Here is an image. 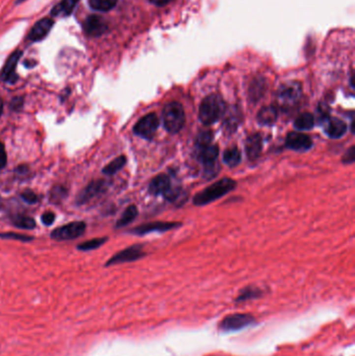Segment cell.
<instances>
[{
	"label": "cell",
	"instance_id": "obj_1",
	"mask_svg": "<svg viewBox=\"0 0 355 356\" xmlns=\"http://www.w3.org/2000/svg\"><path fill=\"white\" fill-rule=\"evenodd\" d=\"M236 186H237V181L232 179V178L228 177L222 178V179L214 182L209 186H207V189H204L198 194L195 195L193 203L195 206L198 207L207 206V204H209L212 201H216L221 197H223V196H225L226 194H228L229 192H232L233 190L236 189Z\"/></svg>",
	"mask_w": 355,
	"mask_h": 356
},
{
	"label": "cell",
	"instance_id": "obj_2",
	"mask_svg": "<svg viewBox=\"0 0 355 356\" xmlns=\"http://www.w3.org/2000/svg\"><path fill=\"white\" fill-rule=\"evenodd\" d=\"M226 111L223 98L217 94H210L202 100L199 106V120L204 125H211L220 120Z\"/></svg>",
	"mask_w": 355,
	"mask_h": 356
},
{
	"label": "cell",
	"instance_id": "obj_3",
	"mask_svg": "<svg viewBox=\"0 0 355 356\" xmlns=\"http://www.w3.org/2000/svg\"><path fill=\"white\" fill-rule=\"evenodd\" d=\"M302 97V86L292 81L281 85L277 91V102L283 111H291L299 104Z\"/></svg>",
	"mask_w": 355,
	"mask_h": 356
},
{
	"label": "cell",
	"instance_id": "obj_4",
	"mask_svg": "<svg viewBox=\"0 0 355 356\" xmlns=\"http://www.w3.org/2000/svg\"><path fill=\"white\" fill-rule=\"evenodd\" d=\"M164 126L170 133L179 132L185 123L183 106L179 102H169L163 110Z\"/></svg>",
	"mask_w": 355,
	"mask_h": 356
},
{
	"label": "cell",
	"instance_id": "obj_5",
	"mask_svg": "<svg viewBox=\"0 0 355 356\" xmlns=\"http://www.w3.org/2000/svg\"><path fill=\"white\" fill-rule=\"evenodd\" d=\"M255 318L250 314H233L226 316L219 323V330L223 332H234L251 326L255 323Z\"/></svg>",
	"mask_w": 355,
	"mask_h": 356
},
{
	"label": "cell",
	"instance_id": "obj_6",
	"mask_svg": "<svg viewBox=\"0 0 355 356\" xmlns=\"http://www.w3.org/2000/svg\"><path fill=\"white\" fill-rule=\"evenodd\" d=\"M87 224L84 221L71 222L66 225L56 228L50 234L51 238L57 241H67V239H74L82 237L86 231Z\"/></svg>",
	"mask_w": 355,
	"mask_h": 356
},
{
	"label": "cell",
	"instance_id": "obj_7",
	"mask_svg": "<svg viewBox=\"0 0 355 356\" xmlns=\"http://www.w3.org/2000/svg\"><path fill=\"white\" fill-rule=\"evenodd\" d=\"M159 125V120L157 118L156 114L150 113L143 118H141L134 126V132L137 136L146 139L151 140Z\"/></svg>",
	"mask_w": 355,
	"mask_h": 356
},
{
	"label": "cell",
	"instance_id": "obj_8",
	"mask_svg": "<svg viewBox=\"0 0 355 356\" xmlns=\"http://www.w3.org/2000/svg\"><path fill=\"white\" fill-rule=\"evenodd\" d=\"M146 256V252L144 251L143 246L137 244L134 246H130L126 249H123L122 251L113 255L111 259L106 262L105 266H114V265H119L124 263H130V262H136L141 259H143Z\"/></svg>",
	"mask_w": 355,
	"mask_h": 356
},
{
	"label": "cell",
	"instance_id": "obj_9",
	"mask_svg": "<svg viewBox=\"0 0 355 356\" xmlns=\"http://www.w3.org/2000/svg\"><path fill=\"white\" fill-rule=\"evenodd\" d=\"M108 188H109V182L104 179L92 180L81 193H79L78 197L76 199V203L78 206H83V204L90 202L92 199L98 197L99 195L103 194L106 190H108Z\"/></svg>",
	"mask_w": 355,
	"mask_h": 356
},
{
	"label": "cell",
	"instance_id": "obj_10",
	"mask_svg": "<svg viewBox=\"0 0 355 356\" xmlns=\"http://www.w3.org/2000/svg\"><path fill=\"white\" fill-rule=\"evenodd\" d=\"M181 225L180 222H151L134 228L130 233L136 236H145L151 233H166V231L178 228Z\"/></svg>",
	"mask_w": 355,
	"mask_h": 356
},
{
	"label": "cell",
	"instance_id": "obj_11",
	"mask_svg": "<svg viewBox=\"0 0 355 356\" xmlns=\"http://www.w3.org/2000/svg\"><path fill=\"white\" fill-rule=\"evenodd\" d=\"M313 145V140L305 133L292 131L288 133L286 139V147L298 152H305L312 149Z\"/></svg>",
	"mask_w": 355,
	"mask_h": 356
},
{
	"label": "cell",
	"instance_id": "obj_12",
	"mask_svg": "<svg viewBox=\"0 0 355 356\" xmlns=\"http://www.w3.org/2000/svg\"><path fill=\"white\" fill-rule=\"evenodd\" d=\"M53 25H55V21H53L51 18H44V19H41L32 26V29L30 30L29 34V40H30L31 42H39L45 39L52 30Z\"/></svg>",
	"mask_w": 355,
	"mask_h": 356
},
{
	"label": "cell",
	"instance_id": "obj_13",
	"mask_svg": "<svg viewBox=\"0 0 355 356\" xmlns=\"http://www.w3.org/2000/svg\"><path fill=\"white\" fill-rule=\"evenodd\" d=\"M322 123L324 125L325 133L331 139L342 138L346 133V131H347V124L341 119L334 117H328Z\"/></svg>",
	"mask_w": 355,
	"mask_h": 356
},
{
	"label": "cell",
	"instance_id": "obj_14",
	"mask_svg": "<svg viewBox=\"0 0 355 356\" xmlns=\"http://www.w3.org/2000/svg\"><path fill=\"white\" fill-rule=\"evenodd\" d=\"M22 57V51L21 50H16L7 59L6 63L1 71V79L5 83H11L17 81V75H16V67L18 65V61L20 60Z\"/></svg>",
	"mask_w": 355,
	"mask_h": 356
},
{
	"label": "cell",
	"instance_id": "obj_15",
	"mask_svg": "<svg viewBox=\"0 0 355 356\" xmlns=\"http://www.w3.org/2000/svg\"><path fill=\"white\" fill-rule=\"evenodd\" d=\"M84 28L89 35H92V37H100V35L103 34L105 30H108V25H106L103 18H101L100 16L91 15L86 19Z\"/></svg>",
	"mask_w": 355,
	"mask_h": 356
},
{
	"label": "cell",
	"instance_id": "obj_16",
	"mask_svg": "<svg viewBox=\"0 0 355 356\" xmlns=\"http://www.w3.org/2000/svg\"><path fill=\"white\" fill-rule=\"evenodd\" d=\"M246 154L249 161L254 162L259 158L263 151V138L260 133H252L246 140Z\"/></svg>",
	"mask_w": 355,
	"mask_h": 356
},
{
	"label": "cell",
	"instance_id": "obj_17",
	"mask_svg": "<svg viewBox=\"0 0 355 356\" xmlns=\"http://www.w3.org/2000/svg\"><path fill=\"white\" fill-rule=\"evenodd\" d=\"M222 118H224V129L228 133H233L234 131H236V129L239 125V123H241L242 115L237 106H232V108L229 109L226 108V111Z\"/></svg>",
	"mask_w": 355,
	"mask_h": 356
},
{
	"label": "cell",
	"instance_id": "obj_18",
	"mask_svg": "<svg viewBox=\"0 0 355 356\" xmlns=\"http://www.w3.org/2000/svg\"><path fill=\"white\" fill-rule=\"evenodd\" d=\"M170 179L169 177L165 174H159L155 176L153 179L150 181L148 191L149 193L153 196L158 195H166L167 192L170 190Z\"/></svg>",
	"mask_w": 355,
	"mask_h": 356
},
{
	"label": "cell",
	"instance_id": "obj_19",
	"mask_svg": "<svg viewBox=\"0 0 355 356\" xmlns=\"http://www.w3.org/2000/svg\"><path fill=\"white\" fill-rule=\"evenodd\" d=\"M278 118V110L276 106L274 105H266L262 108L257 114V122H259L261 125L266 126H271L276 122Z\"/></svg>",
	"mask_w": 355,
	"mask_h": 356
},
{
	"label": "cell",
	"instance_id": "obj_20",
	"mask_svg": "<svg viewBox=\"0 0 355 356\" xmlns=\"http://www.w3.org/2000/svg\"><path fill=\"white\" fill-rule=\"evenodd\" d=\"M78 2L79 0H63L52 8L50 14L52 17H67L74 11Z\"/></svg>",
	"mask_w": 355,
	"mask_h": 356
},
{
	"label": "cell",
	"instance_id": "obj_21",
	"mask_svg": "<svg viewBox=\"0 0 355 356\" xmlns=\"http://www.w3.org/2000/svg\"><path fill=\"white\" fill-rule=\"evenodd\" d=\"M263 295H264V291L262 289H260L259 287L249 286V287H246L243 290H241V292H239V294H238V296L236 298V302L241 303V302L259 299Z\"/></svg>",
	"mask_w": 355,
	"mask_h": 356
},
{
	"label": "cell",
	"instance_id": "obj_22",
	"mask_svg": "<svg viewBox=\"0 0 355 356\" xmlns=\"http://www.w3.org/2000/svg\"><path fill=\"white\" fill-rule=\"evenodd\" d=\"M138 208L136 206H129L124 212L122 213V216L120 217V219L117 221L116 225H115V228H122L125 227L127 225H129L132 221H134L137 217H138Z\"/></svg>",
	"mask_w": 355,
	"mask_h": 356
},
{
	"label": "cell",
	"instance_id": "obj_23",
	"mask_svg": "<svg viewBox=\"0 0 355 356\" xmlns=\"http://www.w3.org/2000/svg\"><path fill=\"white\" fill-rule=\"evenodd\" d=\"M315 125V117L310 113H303L296 118L294 127L298 130H309Z\"/></svg>",
	"mask_w": 355,
	"mask_h": 356
},
{
	"label": "cell",
	"instance_id": "obj_24",
	"mask_svg": "<svg viewBox=\"0 0 355 356\" xmlns=\"http://www.w3.org/2000/svg\"><path fill=\"white\" fill-rule=\"evenodd\" d=\"M242 159V153L237 147L226 149L223 153V162L230 168L237 167Z\"/></svg>",
	"mask_w": 355,
	"mask_h": 356
},
{
	"label": "cell",
	"instance_id": "obj_25",
	"mask_svg": "<svg viewBox=\"0 0 355 356\" xmlns=\"http://www.w3.org/2000/svg\"><path fill=\"white\" fill-rule=\"evenodd\" d=\"M126 162H127V158L125 155H120L118 157H116L115 159H113V161L106 165L104 168H103V174L105 175H114L116 174L117 172H119L121 169L126 165Z\"/></svg>",
	"mask_w": 355,
	"mask_h": 356
},
{
	"label": "cell",
	"instance_id": "obj_26",
	"mask_svg": "<svg viewBox=\"0 0 355 356\" xmlns=\"http://www.w3.org/2000/svg\"><path fill=\"white\" fill-rule=\"evenodd\" d=\"M118 0H89V4L95 11L109 12L116 6Z\"/></svg>",
	"mask_w": 355,
	"mask_h": 356
},
{
	"label": "cell",
	"instance_id": "obj_27",
	"mask_svg": "<svg viewBox=\"0 0 355 356\" xmlns=\"http://www.w3.org/2000/svg\"><path fill=\"white\" fill-rule=\"evenodd\" d=\"M109 241V237H96V238H92L89 239L87 242L81 243L77 246V249L81 251H91V250H95V249L100 248L102 245H104L106 242Z\"/></svg>",
	"mask_w": 355,
	"mask_h": 356
},
{
	"label": "cell",
	"instance_id": "obj_28",
	"mask_svg": "<svg viewBox=\"0 0 355 356\" xmlns=\"http://www.w3.org/2000/svg\"><path fill=\"white\" fill-rule=\"evenodd\" d=\"M12 223L15 227L21 229H32L35 227V222L31 217L25 215H18L13 218Z\"/></svg>",
	"mask_w": 355,
	"mask_h": 356
},
{
	"label": "cell",
	"instance_id": "obj_29",
	"mask_svg": "<svg viewBox=\"0 0 355 356\" xmlns=\"http://www.w3.org/2000/svg\"><path fill=\"white\" fill-rule=\"evenodd\" d=\"M265 89H266V86H265L264 81H262V79L261 81H259V79L254 81L250 87V91H249V95H250L251 99L253 101L260 100L265 94Z\"/></svg>",
	"mask_w": 355,
	"mask_h": 356
},
{
	"label": "cell",
	"instance_id": "obj_30",
	"mask_svg": "<svg viewBox=\"0 0 355 356\" xmlns=\"http://www.w3.org/2000/svg\"><path fill=\"white\" fill-rule=\"evenodd\" d=\"M211 141H212V132L210 130H202L198 133L196 140H195V146H196L197 150H199L210 145Z\"/></svg>",
	"mask_w": 355,
	"mask_h": 356
},
{
	"label": "cell",
	"instance_id": "obj_31",
	"mask_svg": "<svg viewBox=\"0 0 355 356\" xmlns=\"http://www.w3.org/2000/svg\"><path fill=\"white\" fill-rule=\"evenodd\" d=\"M67 189L65 188V186L63 185H56L55 188H53L51 191H50V201L52 203L55 204H59V202L63 201L66 196H67Z\"/></svg>",
	"mask_w": 355,
	"mask_h": 356
},
{
	"label": "cell",
	"instance_id": "obj_32",
	"mask_svg": "<svg viewBox=\"0 0 355 356\" xmlns=\"http://www.w3.org/2000/svg\"><path fill=\"white\" fill-rule=\"evenodd\" d=\"M0 238L15 239V241H19V242H30L33 239V237L30 236L17 234V233H2L0 234Z\"/></svg>",
	"mask_w": 355,
	"mask_h": 356
},
{
	"label": "cell",
	"instance_id": "obj_33",
	"mask_svg": "<svg viewBox=\"0 0 355 356\" xmlns=\"http://www.w3.org/2000/svg\"><path fill=\"white\" fill-rule=\"evenodd\" d=\"M21 198L24 202L29 203V204H35L38 202L39 198L37 194H35L34 192H32L31 190H26L24 192L21 193Z\"/></svg>",
	"mask_w": 355,
	"mask_h": 356
},
{
	"label": "cell",
	"instance_id": "obj_34",
	"mask_svg": "<svg viewBox=\"0 0 355 356\" xmlns=\"http://www.w3.org/2000/svg\"><path fill=\"white\" fill-rule=\"evenodd\" d=\"M55 220H56V215L51 211H46L44 212L43 215L41 216V221L43 224H45L46 226H50L52 225L53 223H55Z\"/></svg>",
	"mask_w": 355,
	"mask_h": 356
},
{
	"label": "cell",
	"instance_id": "obj_35",
	"mask_svg": "<svg viewBox=\"0 0 355 356\" xmlns=\"http://www.w3.org/2000/svg\"><path fill=\"white\" fill-rule=\"evenodd\" d=\"M7 164V154H6V150H5V146L3 143H0V170L6 166Z\"/></svg>",
	"mask_w": 355,
	"mask_h": 356
},
{
	"label": "cell",
	"instance_id": "obj_36",
	"mask_svg": "<svg viewBox=\"0 0 355 356\" xmlns=\"http://www.w3.org/2000/svg\"><path fill=\"white\" fill-rule=\"evenodd\" d=\"M23 104H24V98L23 97H16V98H14V99L12 100V102H11V109L13 111L19 112L23 108Z\"/></svg>",
	"mask_w": 355,
	"mask_h": 356
},
{
	"label": "cell",
	"instance_id": "obj_37",
	"mask_svg": "<svg viewBox=\"0 0 355 356\" xmlns=\"http://www.w3.org/2000/svg\"><path fill=\"white\" fill-rule=\"evenodd\" d=\"M354 162V146H351L347 152L343 156V163L344 164H353Z\"/></svg>",
	"mask_w": 355,
	"mask_h": 356
},
{
	"label": "cell",
	"instance_id": "obj_38",
	"mask_svg": "<svg viewBox=\"0 0 355 356\" xmlns=\"http://www.w3.org/2000/svg\"><path fill=\"white\" fill-rule=\"evenodd\" d=\"M149 1L156 6H163V5H166L169 2L173 1V0H149Z\"/></svg>",
	"mask_w": 355,
	"mask_h": 356
},
{
	"label": "cell",
	"instance_id": "obj_39",
	"mask_svg": "<svg viewBox=\"0 0 355 356\" xmlns=\"http://www.w3.org/2000/svg\"><path fill=\"white\" fill-rule=\"evenodd\" d=\"M2 113H3V100L0 98V117H1Z\"/></svg>",
	"mask_w": 355,
	"mask_h": 356
},
{
	"label": "cell",
	"instance_id": "obj_40",
	"mask_svg": "<svg viewBox=\"0 0 355 356\" xmlns=\"http://www.w3.org/2000/svg\"><path fill=\"white\" fill-rule=\"evenodd\" d=\"M22 1H24V0H17V2H18V3H21Z\"/></svg>",
	"mask_w": 355,
	"mask_h": 356
}]
</instances>
